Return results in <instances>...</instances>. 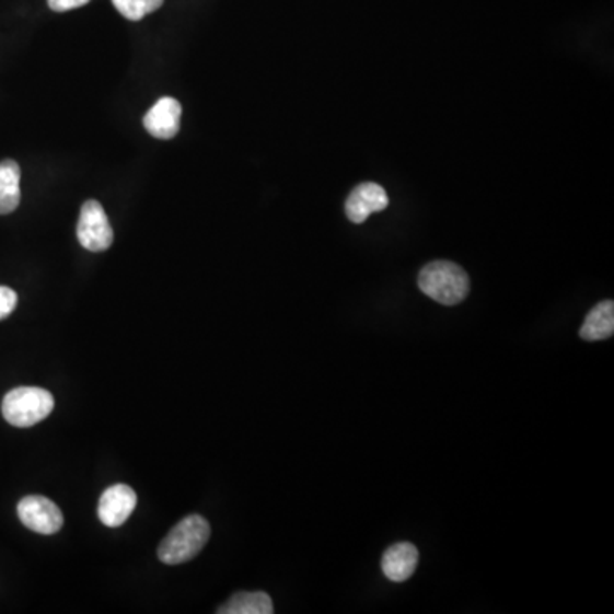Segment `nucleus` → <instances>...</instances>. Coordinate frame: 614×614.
I'll return each mask as SVG.
<instances>
[{
  "mask_svg": "<svg viewBox=\"0 0 614 614\" xmlns=\"http://www.w3.org/2000/svg\"><path fill=\"white\" fill-rule=\"evenodd\" d=\"M210 524L201 515L194 514L179 521L159 545V560L166 565H179L197 557L209 543Z\"/></svg>",
  "mask_w": 614,
  "mask_h": 614,
  "instance_id": "1",
  "label": "nucleus"
},
{
  "mask_svg": "<svg viewBox=\"0 0 614 614\" xmlns=\"http://www.w3.org/2000/svg\"><path fill=\"white\" fill-rule=\"evenodd\" d=\"M418 287L424 294L444 305H456L466 299L470 292V279L466 271L456 263L432 262L421 268Z\"/></svg>",
  "mask_w": 614,
  "mask_h": 614,
  "instance_id": "2",
  "label": "nucleus"
},
{
  "mask_svg": "<svg viewBox=\"0 0 614 614\" xmlns=\"http://www.w3.org/2000/svg\"><path fill=\"white\" fill-rule=\"evenodd\" d=\"M55 399L50 391L42 387H16L9 391L2 402V415L11 426L27 429L45 420L54 412Z\"/></svg>",
  "mask_w": 614,
  "mask_h": 614,
  "instance_id": "3",
  "label": "nucleus"
},
{
  "mask_svg": "<svg viewBox=\"0 0 614 614\" xmlns=\"http://www.w3.org/2000/svg\"><path fill=\"white\" fill-rule=\"evenodd\" d=\"M78 240L88 252H106L113 244V229L103 205L96 200L82 205L78 224Z\"/></svg>",
  "mask_w": 614,
  "mask_h": 614,
  "instance_id": "4",
  "label": "nucleus"
},
{
  "mask_svg": "<svg viewBox=\"0 0 614 614\" xmlns=\"http://www.w3.org/2000/svg\"><path fill=\"white\" fill-rule=\"evenodd\" d=\"M18 515H20L21 522L26 525L27 530L45 534V536L57 534L58 531L62 530V510L58 509L57 503L51 502L47 497H42V495L24 497L18 503Z\"/></svg>",
  "mask_w": 614,
  "mask_h": 614,
  "instance_id": "5",
  "label": "nucleus"
},
{
  "mask_svg": "<svg viewBox=\"0 0 614 614\" xmlns=\"http://www.w3.org/2000/svg\"><path fill=\"white\" fill-rule=\"evenodd\" d=\"M137 507V494L128 485L106 488L97 503V518L106 528H120Z\"/></svg>",
  "mask_w": 614,
  "mask_h": 614,
  "instance_id": "6",
  "label": "nucleus"
},
{
  "mask_svg": "<svg viewBox=\"0 0 614 614\" xmlns=\"http://www.w3.org/2000/svg\"><path fill=\"white\" fill-rule=\"evenodd\" d=\"M390 205L386 189L375 183H362L357 186L345 201V213L354 224H362L374 212H383Z\"/></svg>",
  "mask_w": 614,
  "mask_h": 614,
  "instance_id": "7",
  "label": "nucleus"
},
{
  "mask_svg": "<svg viewBox=\"0 0 614 614\" xmlns=\"http://www.w3.org/2000/svg\"><path fill=\"white\" fill-rule=\"evenodd\" d=\"M182 120V105L174 97L161 100L143 116V127L155 139L170 140L176 137Z\"/></svg>",
  "mask_w": 614,
  "mask_h": 614,
  "instance_id": "8",
  "label": "nucleus"
},
{
  "mask_svg": "<svg viewBox=\"0 0 614 614\" xmlns=\"http://www.w3.org/2000/svg\"><path fill=\"white\" fill-rule=\"evenodd\" d=\"M418 565V549L412 543H398L386 549L383 572L391 582H405L414 576Z\"/></svg>",
  "mask_w": 614,
  "mask_h": 614,
  "instance_id": "9",
  "label": "nucleus"
},
{
  "mask_svg": "<svg viewBox=\"0 0 614 614\" xmlns=\"http://www.w3.org/2000/svg\"><path fill=\"white\" fill-rule=\"evenodd\" d=\"M21 167L16 161L5 159L0 163V216H8L20 207Z\"/></svg>",
  "mask_w": 614,
  "mask_h": 614,
  "instance_id": "10",
  "label": "nucleus"
},
{
  "mask_svg": "<svg viewBox=\"0 0 614 614\" xmlns=\"http://www.w3.org/2000/svg\"><path fill=\"white\" fill-rule=\"evenodd\" d=\"M614 332V304L613 301H604L595 305L594 310L588 314L583 326L580 328V336L583 340L598 341L606 340Z\"/></svg>",
  "mask_w": 614,
  "mask_h": 614,
  "instance_id": "11",
  "label": "nucleus"
},
{
  "mask_svg": "<svg viewBox=\"0 0 614 614\" xmlns=\"http://www.w3.org/2000/svg\"><path fill=\"white\" fill-rule=\"evenodd\" d=\"M219 614H271L274 603L265 592H238L228 603L222 604Z\"/></svg>",
  "mask_w": 614,
  "mask_h": 614,
  "instance_id": "12",
  "label": "nucleus"
},
{
  "mask_svg": "<svg viewBox=\"0 0 614 614\" xmlns=\"http://www.w3.org/2000/svg\"><path fill=\"white\" fill-rule=\"evenodd\" d=\"M112 2L116 11L130 21L143 20L164 4V0H112Z\"/></svg>",
  "mask_w": 614,
  "mask_h": 614,
  "instance_id": "13",
  "label": "nucleus"
},
{
  "mask_svg": "<svg viewBox=\"0 0 614 614\" xmlns=\"http://www.w3.org/2000/svg\"><path fill=\"white\" fill-rule=\"evenodd\" d=\"M18 294L9 287L0 286V321L5 320L16 310Z\"/></svg>",
  "mask_w": 614,
  "mask_h": 614,
  "instance_id": "14",
  "label": "nucleus"
},
{
  "mask_svg": "<svg viewBox=\"0 0 614 614\" xmlns=\"http://www.w3.org/2000/svg\"><path fill=\"white\" fill-rule=\"evenodd\" d=\"M88 2H90V0H48V5H50L51 11L66 12L82 8V5L88 4Z\"/></svg>",
  "mask_w": 614,
  "mask_h": 614,
  "instance_id": "15",
  "label": "nucleus"
}]
</instances>
